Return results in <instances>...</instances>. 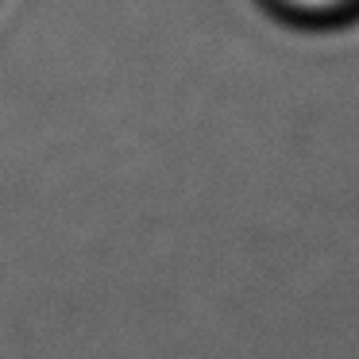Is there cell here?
I'll list each match as a JSON object with an SVG mask.
<instances>
[{"mask_svg":"<svg viewBox=\"0 0 359 359\" xmlns=\"http://www.w3.org/2000/svg\"><path fill=\"white\" fill-rule=\"evenodd\" d=\"M286 4H294V8H302V12H328V8H336V4H344V0H286Z\"/></svg>","mask_w":359,"mask_h":359,"instance_id":"obj_1","label":"cell"}]
</instances>
